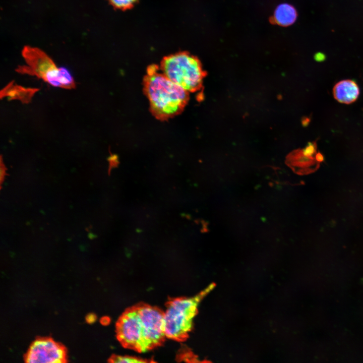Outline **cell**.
<instances>
[{"mask_svg": "<svg viewBox=\"0 0 363 363\" xmlns=\"http://www.w3.org/2000/svg\"><path fill=\"white\" fill-rule=\"evenodd\" d=\"M117 338L125 347L146 352L160 345L166 337L163 312L146 304L126 310L116 324Z\"/></svg>", "mask_w": 363, "mask_h": 363, "instance_id": "1", "label": "cell"}, {"mask_svg": "<svg viewBox=\"0 0 363 363\" xmlns=\"http://www.w3.org/2000/svg\"><path fill=\"white\" fill-rule=\"evenodd\" d=\"M156 65L147 69L143 90L149 102V109L157 119L164 121L183 112L189 99V92L169 80Z\"/></svg>", "mask_w": 363, "mask_h": 363, "instance_id": "2", "label": "cell"}, {"mask_svg": "<svg viewBox=\"0 0 363 363\" xmlns=\"http://www.w3.org/2000/svg\"><path fill=\"white\" fill-rule=\"evenodd\" d=\"M212 287L213 286L210 285L192 297H178L168 302L163 312L164 328L166 338L181 341L188 337L193 328L199 304Z\"/></svg>", "mask_w": 363, "mask_h": 363, "instance_id": "3", "label": "cell"}, {"mask_svg": "<svg viewBox=\"0 0 363 363\" xmlns=\"http://www.w3.org/2000/svg\"><path fill=\"white\" fill-rule=\"evenodd\" d=\"M160 69L169 80L189 93L201 89L206 75L199 59L186 51L164 57Z\"/></svg>", "mask_w": 363, "mask_h": 363, "instance_id": "4", "label": "cell"}, {"mask_svg": "<svg viewBox=\"0 0 363 363\" xmlns=\"http://www.w3.org/2000/svg\"><path fill=\"white\" fill-rule=\"evenodd\" d=\"M22 55L26 65L19 66L16 69L19 73L35 76L44 80L58 68L45 52L37 47L25 46Z\"/></svg>", "mask_w": 363, "mask_h": 363, "instance_id": "5", "label": "cell"}, {"mask_svg": "<svg viewBox=\"0 0 363 363\" xmlns=\"http://www.w3.org/2000/svg\"><path fill=\"white\" fill-rule=\"evenodd\" d=\"M27 362L58 363L66 361L65 348L50 338H40L30 345L25 356Z\"/></svg>", "mask_w": 363, "mask_h": 363, "instance_id": "6", "label": "cell"}, {"mask_svg": "<svg viewBox=\"0 0 363 363\" xmlns=\"http://www.w3.org/2000/svg\"><path fill=\"white\" fill-rule=\"evenodd\" d=\"M39 90L36 88H26L10 82L0 92L1 99L7 98L9 100H18L23 103L31 101L35 94Z\"/></svg>", "mask_w": 363, "mask_h": 363, "instance_id": "7", "label": "cell"}, {"mask_svg": "<svg viewBox=\"0 0 363 363\" xmlns=\"http://www.w3.org/2000/svg\"><path fill=\"white\" fill-rule=\"evenodd\" d=\"M334 97L341 103L350 104L355 101L359 94V89L356 82L345 80L338 82L334 87Z\"/></svg>", "mask_w": 363, "mask_h": 363, "instance_id": "8", "label": "cell"}, {"mask_svg": "<svg viewBox=\"0 0 363 363\" xmlns=\"http://www.w3.org/2000/svg\"><path fill=\"white\" fill-rule=\"evenodd\" d=\"M297 15L296 11L292 6L286 3L281 4L274 11L273 21L278 25L288 26L294 23Z\"/></svg>", "mask_w": 363, "mask_h": 363, "instance_id": "9", "label": "cell"}, {"mask_svg": "<svg viewBox=\"0 0 363 363\" xmlns=\"http://www.w3.org/2000/svg\"><path fill=\"white\" fill-rule=\"evenodd\" d=\"M139 0H108L114 8L120 10H127L134 7Z\"/></svg>", "mask_w": 363, "mask_h": 363, "instance_id": "10", "label": "cell"}, {"mask_svg": "<svg viewBox=\"0 0 363 363\" xmlns=\"http://www.w3.org/2000/svg\"><path fill=\"white\" fill-rule=\"evenodd\" d=\"M110 361L113 362H124V363H138L146 362L147 361L137 357L131 356H113L110 358Z\"/></svg>", "mask_w": 363, "mask_h": 363, "instance_id": "11", "label": "cell"}, {"mask_svg": "<svg viewBox=\"0 0 363 363\" xmlns=\"http://www.w3.org/2000/svg\"><path fill=\"white\" fill-rule=\"evenodd\" d=\"M316 149L317 144L316 142H309L301 151L305 156L313 157V156L316 154Z\"/></svg>", "mask_w": 363, "mask_h": 363, "instance_id": "12", "label": "cell"}, {"mask_svg": "<svg viewBox=\"0 0 363 363\" xmlns=\"http://www.w3.org/2000/svg\"><path fill=\"white\" fill-rule=\"evenodd\" d=\"M1 168H0V174H1V185L4 179L5 175L6 174V168L3 162L2 156L1 157Z\"/></svg>", "mask_w": 363, "mask_h": 363, "instance_id": "13", "label": "cell"}, {"mask_svg": "<svg viewBox=\"0 0 363 363\" xmlns=\"http://www.w3.org/2000/svg\"><path fill=\"white\" fill-rule=\"evenodd\" d=\"M96 320V316L92 314L88 315L86 317V321L89 323H93Z\"/></svg>", "mask_w": 363, "mask_h": 363, "instance_id": "14", "label": "cell"}, {"mask_svg": "<svg viewBox=\"0 0 363 363\" xmlns=\"http://www.w3.org/2000/svg\"><path fill=\"white\" fill-rule=\"evenodd\" d=\"M315 158L316 160L319 162H322L324 160V157L321 153H316Z\"/></svg>", "mask_w": 363, "mask_h": 363, "instance_id": "15", "label": "cell"}, {"mask_svg": "<svg viewBox=\"0 0 363 363\" xmlns=\"http://www.w3.org/2000/svg\"><path fill=\"white\" fill-rule=\"evenodd\" d=\"M310 121V119L309 118H308V117L304 118L302 120V124L304 126H307L309 124Z\"/></svg>", "mask_w": 363, "mask_h": 363, "instance_id": "16", "label": "cell"}]
</instances>
